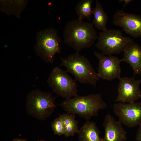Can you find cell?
I'll use <instances>...</instances> for the list:
<instances>
[{"label": "cell", "mask_w": 141, "mask_h": 141, "mask_svg": "<svg viewBox=\"0 0 141 141\" xmlns=\"http://www.w3.org/2000/svg\"><path fill=\"white\" fill-rule=\"evenodd\" d=\"M63 37L65 43L78 53L84 48L91 47L98 38L92 23L79 19L67 23Z\"/></svg>", "instance_id": "obj_1"}, {"label": "cell", "mask_w": 141, "mask_h": 141, "mask_svg": "<svg viewBox=\"0 0 141 141\" xmlns=\"http://www.w3.org/2000/svg\"><path fill=\"white\" fill-rule=\"evenodd\" d=\"M60 105L68 113L77 114L87 120L97 116L100 110L107 107L99 93L83 96L78 95L73 98L66 99Z\"/></svg>", "instance_id": "obj_2"}, {"label": "cell", "mask_w": 141, "mask_h": 141, "mask_svg": "<svg viewBox=\"0 0 141 141\" xmlns=\"http://www.w3.org/2000/svg\"><path fill=\"white\" fill-rule=\"evenodd\" d=\"M61 60L60 65L65 67L67 72L73 75L75 81L96 86L100 78L87 58L76 52L66 58L61 57Z\"/></svg>", "instance_id": "obj_3"}, {"label": "cell", "mask_w": 141, "mask_h": 141, "mask_svg": "<svg viewBox=\"0 0 141 141\" xmlns=\"http://www.w3.org/2000/svg\"><path fill=\"white\" fill-rule=\"evenodd\" d=\"M56 106L55 98L51 93L36 89L27 96V112L39 120H44L47 119L52 114Z\"/></svg>", "instance_id": "obj_4"}, {"label": "cell", "mask_w": 141, "mask_h": 141, "mask_svg": "<svg viewBox=\"0 0 141 141\" xmlns=\"http://www.w3.org/2000/svg\"><path fill=\"white\" fill-rule=\"evenodd\" d=\"M61 42L57 30L52 28H46L37 34L35 51L45 62L53 63L55 55L61 52Z\"/></svg>", "instance_id": "obj_5"}, {"label": "cell", "mask_w": 141, "mask_h": 141, "mask_svg": "<svg viewBox=\"0 0 141 141\" xmlns=\"http://www.w3.org/2000/svg\"><path fill=\"white\" fill-rule=\"evenodd\" d=\"M96 47L105 55L119 54L134 42L129 37L124 36L120 30L109 29L99 33Z\"/></svg>", "instance_id": "obj_6"}, {"label": "cell", "mask_w": 141, "mask_h": 141, "mask_svg": "<svg viewBox=\"0 0 141 141\" xmlns=\"http://www.w3.org/2000/svg\"><path fill=\"white\" fill-rule=\"evenodd\" d=\"M75 81L67 72L58 67L52 69L47 80L49 86L53 91L66 99L78 95Z\"/></svg>", "instance_id": "obj_7"}, {"label": "cell", "mask_w": 141, "mask_h": 141, "mask_svg": "<svg viewBox=\"0 0 141 141\" xmlns=\"http://www.w3.org/2000/svg\"><path fill=\"white\" fill-rule=\"evenodd\" d=\"M114 113L122 124L130 128L134 127L141 123V103L118 102L113 106Z\"/></svg>", "instance_id": "obj_8"}, {"label": "cell", "mask_w": 141, "mask_h": 141, "mask_svg": "<svg viewBox=\"0 0 141 141\" xmlns=\"http://www.w3.org/2000/svg\"><path fill=\"white\" fill-rule=\"evenodd\" d=\"M93 53L98 60L97 73L100 78L111 81L121 77V59L112 55L106 56L96 51H94Z\"/></svg>", "instance_id": "obj_9"}, {"label": "cell", "mask_w": 141, "mask_h": 141, "mask_svg": "<svg viewBox=\"0 0 141 141\" xmlns=\"http://www.w3.org/2000/svg\"><path fill=\"white\" fill-rule=\"evenodd\" d=\"M113 24L122 28L127 34L133 37H141V17L123 9L116 11L113 15Z\"/></svg>", "instance_id": "obj_10"}, {"label": "cell", "mask_w": 141, "mask_h": 141, "mask_svg": "<svg viewBox=\"0 0 141 141\" xmlns=\"http://www.w3.org/2000/svg\"><path fill=\"white\" fill-rule=\"evenodd\" d=\"M141 83V79H136L134 77H120L119 79L118 95L115 101L131 103L141 98L139 87Z\"/></svg>", "instance_id": "obj_11"}, {"label": "cell", "mask_w": 141, "mask_h": 141, "mask_svg": "<svg viewBox=\"0 0 141 141\" xmlns=\"http://www.w3.org/2000/svg\"><path fill=\"white\" fill-rule=\"evenodd\" d=\"M103 125L105 134L102 141H125L126 140L127 132L122 124L111 114L106 115Z\"/></svg>", "instance_id": "obj_12"}, {"label": "cell", "mask_w": 141, "mask_h": 141, "mask_svg": "<svg viewBox=\"0 0 141 141\" xmlns=\"http://www.w3.org/2000/svg\"><path fill=\"white\" fill-rule=\"evenodd\" d=\"M123 52L122 61L130 65L133 71V77L141 74V47L134 42Z\"/></svg>", "instance_id": "obj_13"}, {"label": "cell", "mask_w": 141, "mask_h": 141, "mask_svg": "<svg viewBox=\"0 0 141 141\" xmlns=\"http://www.w3.org/2000/svg\"><path fill=\"white\" fill-rule=\"evenodd\" d=\"M79 141H102L100 131L94 122L89 120L85 123L77 133Z\"/></svg>", "instance_id": "obj_14"}, {"label": "cell", "mask_w": 141, "mask_h": 141, "mask_svg": "<svg viewBox=\"0 0 141 141\" xmlns=\"http://www.w3.org/2000/svg\"><path fill=\"white\" fill-rule=\"evenodd\" d=\"M93 9L94 17L92 24L93 26L102 31L107 30L106 25L108 16L104 10L101 4L98 0H96L95 6Z\"/></svg>", "instance_id": "obj_15"}, {"label": "cell", "mask_w": 141, "mask_h": 141, "mask_svg": "<svg viewBox=\"0 0 141 141\" xmlns=\"http://www.w3.org/2000/svg\"><path fill=\"white\" fill-rule=\"evenodd\" d=\"M26 2L24 1H1V10L8 14H13L18 17L20 12L24 8Z\"/></svg>", "instance_id": "obj_16"}, {"label": "cell", "mask_w": 141, "mask_h": 141, "mask_svg": "<svg viewBox=\"0 0 141 141\" xmlns=\"http://www.w3.org/2000/svg\"><path fill=\"white\" fill-rule=\"evenodd\" d=\"M59 117L62 119L65 125L66 130L64 135L68 137L78 133L79 129L75 114L67 113L60 115Z\"/></svg>", "instance_id": "obj_17"}, {"label": "cell", "mask_w": 141, "mask_h": 141, "mask_svg": "<svg viewBox=\"0 0 141 141\" xmlns=\"http://www.w3.org/2000/svg\"><path fill=\"white\" fill-rule=\"evenodd\" d=\"M93 1V0H81L78 2L75 8L78 19L82 20L85 18L90 20L93 13L92 6Z\"/></svg>", "instance_id": "obj_18"}, {"label": "cell", "mask_w": 141, "mask_h": 141, "mask_svg": "<svg viewBox=\"0 0 141 141\" xmlns=\"http://www.w3.org/2000/svg\"><path fill=\"white\" fill-rule=\"evenodd\" d=\"M51 127L54 134L59 136L64 135L65 127L63 120L60 117L54 120L51 124Z\"/></svg>", "instance_id": "obj_19"}, {"label": "cell", "mask_w": 141, "mask_h": 141, "mask_svg": "<svg viewBox=\"0 0 141 141\" xmlns=\"http://www.w3.org/2000/svg\"><path fill=\"white\" fill-rule=\"evenodd\" d=\"M135 136L136 141H141V123L139 125Z\"/></svg>", "instance_id": "obj_20"}, {"label": "cell", "mask_w": 141, "mask_h": 141, "mask_svg": "<svg viewBox=\"0 0 141 141\" xmlns=\"http://www.w3.org/2000/svg\"><path fill=\"white\" fill-rule=\"evenodd\" d=\"M133 1L131 0H120L119 1V2H124V8L128 4L130 3Z\"/></svg>", "instance_id": "obj_21"}, {"label": "cell", "mask_w": 141, "mask_h": 141, "mask_svg": "<svg viewBox=\"0 0 141 141\" xmlns=\"http://www.w3.org/2000/svg\"><path fill=\"white\" fill-rule=\"evenodd\" d=\"M12 141H27V140L22 138H15Z\"/></svg>", "instance_id": "obj_22"}, {"label": "cell", "mask_w": 141, "mask_h": 141, "mask_svg": "<svg viewBox=\"0 0 141 141\" xmlns=\"http://www.w3.org/2000/svg\"><path fill=\"white\" fill-rule=\"evenodd\" d=\"M46 141L44 140H38L37 141Z\"/></svg>", "instance_id": "obj_23"}, {"label": "cell", "mask_w": 141, "mask_h": 141, "mask_svg": "<svg viewBox=\"0 0 141 141\" xmlns=\"http://www.w3.org/2000/svg\"><path fill=\"white\" fill-rule=\"evenodd\" d=\"M140 102H141V101Z\"/></svg>", "instance_id": "obj_24"}]
</instances>
